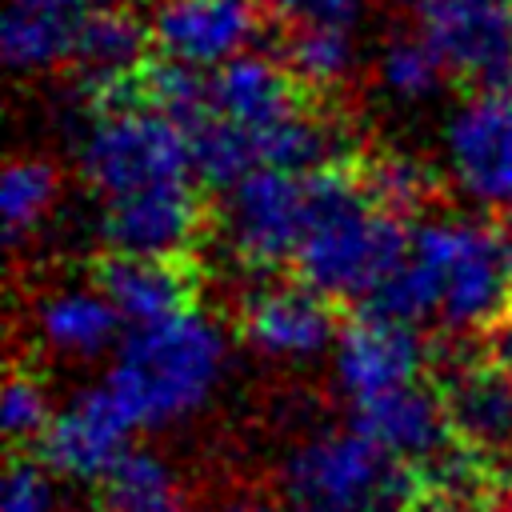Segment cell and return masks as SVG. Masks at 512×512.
I'll list each match as a JSON object with an SVG mask.
<instances>
[{
	"mask_svg": "<svg viewBox=\"0 0 512 512\" xmlns=\"http://www.w3.org/2000/svg\"><path fill=\"white\" fill-rule=\"evenodd\" d=\"M408 256L436 292V316L456 336H480L512 312V264L500 228L460 216H420Z\"/></svg>",
	"mask_w": 512,
	"mask_h": 512,
	"instance_id": "3",
	"label": "cell"
},
{
	"mask_svg": "<svg viewBox=\"0 0 512 512\" xmlns=\"http://www.w3.org/2000/svg\"><path fill=\"white\" fill-rule=\"evenodd\" d=\"M116 0H8L0 48L16 72H48L68 64L80 24Z\"/></svg>",
	"mask_w": 512,
	"mask_h": 512,
	"instance_id": "17",
	"label": "cell"
},
{
	"mask_svg": "<svg viewBox=\"0 0 512 512\" xmlns=\"http://www.w3.org/2000/svg\"><path fill=\"white\" fill-rule=\"evenodd\" d=\"M456 184L488 212L512 216V92H472L444 132Z\"/></svg>",
	"mask_w": 512,
	"mask_h": 512,
	"instance_id": "11",
	"label": "cell"
},
{
	"mask_svg": "<svg viewBox=\"0 0 512 512\" xmlns=\"http://www.w3.org/2000/svg\"><path fill=\"white\" fill-rule=\"evenodd\" d=\"M92 284L108 296L128 328L160 324L196 304V268L188 260L108 252L96 260Z\"/></svg>",
	"mask_w": 512,
	"mask_h": 512,
	"instance_id": "15",
	"label": "cell"
},
{
	"mask_svg": "<svg viewBox=\"0 0 512 512\" xmlns=\"http://www.w3.org/2000/svg\"><path fill=\"white\" fill-rule=\"evenodd\" d=\"M188 148H192V172L204 188L228 192L232 184H240L248 172L260 168L256 156V136L216 112H208L204 120H196L188 132Z\"/></svg>",
	"mask_w": 512,
	"mask_h": 512,
	"instance_id": "22",
	"label": "cell"
},
{
	"mask_svg": "<svg viewBox=\"0 0 512 512\" xmlns=\"http://www.w3.org/2000/svg\"><path fill=\"white\" fill-rule=\"evenodd\" d=\"M284 28H356L364 0H260Z\"/></svg>",
	"mask_w": 512,
	"mask_h": 512,
	"instance_id": "28",
	"label": "cell"
},
{
	"mask_svg": "<svg viewBox=\"0 0 512 512\" xmlns=\"http://www.w3.org/2000/svg\"><path fill=\"white\" fill-rule=\"evenodd\" d=\"M500 240H504V252H508V264H512V216H500Z\"/></svg>",
	"mask_w": 512,
	"mask_h": 512,
	"instance_id": "33",
	"label": "cell"
},
{
	"mask_svg": "<svg viewBox=\"0 0 512 512\" xmlns=\"http://www.w3.org/2000/svg\"><path fill=\"white\" fill-rule=\"evenodd\" d=\"M136 428H140L136 416L116 396V388L104 380V384L84 388L64 412L52 416L48 432L36 444V460L52 476L100 484L108 468L132 448Z\"/></svg>",
	"mask_w": 512,
	"mask_h": 512,
	"instance_id": "8",
	"label": "cell"
},
{
	"mask_svg": "<svg viewBox=\"0 0 512 512\" xmlns=\"http://www.w3.org/2000/svg\"><path fill=\"white\" fill-rule=\"evenodd\" d=\"M120 312L108 296L92 288H56L36 304V332L56 356L92 360L108 352L120 336Z\"/></svg>",
	"mask_w": 512,
	"mask_h": 512,
	"instance_id": "19",
	"label": "cell"
},
{
	"mask_svg": "<svg viewBox=\"0 0 512 512\" xmlns=\"http://www.w3.org/2000/svg\"><path fill=\"white\" fill-rule=\"evenodd\" d=\"M488 512H512V464L504 468L500 488H496V496H492V508H488Z\"/></svg>",
	"mask_w": 512,
	"mask_h": 512,
	"instance_id": "32",
	"label": "cell"
},
{
	"mask_svg": "<svg viewBox=\"0 0 512 512\" xmlns=\"http://www.w3.org/2000/svg\"><path fill=\"white\" fill-rule=\"evenodd\" d=\"M4 512H56V492H52V472L28 452L12 456L8 476H4Z\"/></svg>",
	"mask_w": 512,
	"mask_h": 512,
	"instance_id": "27",
	"label": "cell"
},
{
	"mask_svg": "<svg viewBox=\"0 0 512 512\" xmlns=\"http://www.w3.org/2000/svg\"><path fill=\"white\" fill-rule=\"evenodd\" d=\"M224 196V240L248 272L264 276L296 260L308 228V176L256 168Z\"/></svg>",
	"mask_w": 512,
	"mask_h": 512,
	"instance_id": "6",
	"label": "cell"
},
{
	"mask_svg": "<svg viewBox=\"0 0 512 512\" xmlns=\"http://www.w3.org/2000/svg\"><path fill=\"white\" fill-rule=\"evenodd\" d=\"M208 224L212 220L204 204V184L172 180L104 200L100 236L108 252L188 260V252L208 236Z\"/></svg>",
	"mask_w": 512,
	"mask_h": 512,
	"instance_id": "7",
	"label": "cell"
},
{
	"mask_svg": "<svg viewBox=\"0 0 512 512\" xmlns=\"http://www.w3.org/2000/svg\"><path fill=\"white\" fill-rule=\"evenodd\" d=\"M208 84H212V112L252 132L316 104V96L268 52H244L212 68Z\"/></svg>",
	"mask_w": 512,
	"mask_h": 512,
	"instance_id": "16",
	"label": "cell"
},
{
	"mask_svg": "<svg viewBox=\"0 0 512 512\" xmlns=\"http://www.w3.org/2000/svg\"><path fill=\"white\" fill-rule=\"evenodd\" d=\"M100 488V512H188L184 484L148 448H128Z\"/></svg>",
	"mask_w": 512,
	"mask_h": 512,
	"instance_id": "20",
	"label": "cell"
},
{
	"mask_svg": "<svg viewBox=\"0 0 512 512\" xmlns=\"http://www.w3.org/2000/svg\"><path fill=\"white\" fill-rule=\"evenodd\" d=\"M148 48H152L148 20H140L136 12L120 8V4H108L80 24L64 68H68L72 84H80L84 92H104V88L132 80L152 60Z\"/></svg>",
	"mask_w": 512,
	"mask_h": 512,
	"instance_id": "18",
	"label": "cell"
},
{
	"mask_svg": "<svg viewBox=\"0 0 512 512\" xmlns=\"http://www.w3.org/2000/svg\"><path fill=\"white\" fill-rule=\"evenodd\" d=\"M228 344L216 320L188 308L148 328H132L108 372V384L128 404L140 428L176 424L208 404L224 376Z\"/></svg>",
	"mask_w": 512,
	"mask_h": 512,
	"instance_id": "2",
	"label": "cell"
},
{
	"mask_svg": "<svg viewBox=\"0 0 512 512\" xmlns=\"http://www.w3.org/2000/svg\"><path fill=\"white\" fill-rule=\"evenodd\" d=\"M428 368L456 440L488 460H512V372L496 368L480 348L468 356L432 348Z\"/></svg>",
	"mask_w": 512,
	"mask_h": 512,
	"instance_id": "10",
	"label": "cell"
},
{
	"mask_svg": "<svg viewBox=\"0 0 512 512\" xmlns=\"http://www.w3.org/2000/svg\"><path fill=\"white\" fill-rule=\"evenodd\" d=\"M428 364H432V348L420 340L416 324L356 312L352 324L340 328L336 380L352 404L428 376Z\"/></svg>",
	"mask_w": 512,
	"mask_h": 512,
	"instance_id": "13",
	"label": "cell"
},
{
	"mask_svg": "<svg viewBox=\"0 0 512 512\" xmlns=\"http://www.w3.org/2000/svg\"><path fill=\"white\" fill-rule=\"evenodd\" d=\"M352 412H356L352 424L368 440H376L388 456H396L412 468H428L456 444L444 396L432 376H420V380L388 388L372 400H360V404H352Z\"/></svg>",
	"mask_w": 512,
	"mask_h": 512,
	"instance_id": "14",
	"label": "cell"
},
{
	"mask_svg": "<svg viewBox=\"0 0 512 512\" xmlns=\"http://www.w3.org/2000/svg\"><path fill=\"white\" fill-rule=\"evenodd\" d=\"M60 200V168L40 160V156H24L12 160L0 176V220H4V240L16 248L24 244L56 208Z\"/></svg>",
	"mask_w": 512,
	"mask_h": 512,
	"instance_id": "23",
	"label": "cell"
},
{
	"mask_svg": "<svg viewBox=\"0 0 512 512\" xmlns=\"http://www.w3.org/2000/svg\"><path fill=\"white\" fill-rule=\"evenodd\" d=\"M52 416L56 412L48 408V388L40 384V376L24 364H12L4 380V436H8L12 456H20L24 448L32 452L40 436L48 432Z\"/></svg>",
	"mask_w": 512,
	"mask_h": 512,
	"instance_id": "26",
	"label": "cell"
},
{
	"mask_svg": "<svg viewBox=\"0 0 512 512\" xmlns=\"http://www.w3.org/2000/svg\"><path fill=\"white\" fill-rule=\"evenodd\" d=\"M236 328L268 360H308L340 340L336 304L296 276L252 284L236 308Z\"/></svg>",
	"mask_w": 512,
	"mask_h": 512,
	"instance_id": "9",
	"label": "cell"
},
{
	"mask_svg": "<svg viewBox=\"0 0 512 512\" xmlns=\"http://www.w3.org/2000/svg\"><path fill=\"white\" fill-rule=\"evenodd\" d=\"M284 488L292 508L348 512H412L424 496L420 472L388 456L356 424L296 444L284 460Z\"/></svg>",
	"mask_w": 512,
	"mask_h": 512,
	"instance_id": "4",
	"label": "cell"
},
{
	"mask_svg": "<svg viewBox=\"0 0 512 512\" xmlns=\"http://www.w3.org/2000/svg\"><path fill=\"white\" fill-rule=\"evenodd\" d=\"M412 512H488V504H476V500H460V496H440V492H428L420 496V504Z\"/></svg>",
	"mask_w": 512,
	"mask_h": 512,
	"instance_id": "30",
	"label": "cell"
},
{
	"mask_svg": "<svg viewBox=\"0 0 512 512\" xmlns=\"http://www.w3.org/2000/svg\"><path fill=\"white\" fill-rule=\"evenodd\" d=\"M480 352H484L496 368L512 372V312H508V316H500L492 328H484V332H480Z\"/></svg>",
	"mask_w": 512,
	"mask_h": 512,
	"instance_id": "29",
	"label": "cell"
},
{
	"mask_svg": "<svg viewBox=\"0 0 512 512\" xmlns=\"http://www.w3.org/2000/svg\"><path fill=\"white\" fill-rule=\"evenodd\" d=\"M360 188L368 192V200L400 220L428 212L436 200V176L400 152H360V160L352 164Z\"/></svg>",
	"mask_w": 512,
	"mask_h": 512,
	"instance_id": "24",
	"label": "cell"
},
{
	"mask_svg": "<svg viewBox=\"0 0 512 512\" xmlns=\"http://www.w3.org/2000/svg\"><path fill=\"white\" fill-rule=\"evenodd\" d=\"M80 176L104 196H128L152 184L196 180L192 148L180 124L144 104H108L76 136Z\"/></svg>",
	"mask_w": 512,
	"mask_h": 512,
	"instance_id": "5",
	"label": "cell"
},
{
	"mask_svg": "<svg viewBox=\"0 0 512 512\" xmlns=\"http://www.w3.org/2000/svg\"><path fill=\"white\" fill-rule=\"evenodd\" d=\"M264 12L256 0H152L148 32L156 56L220 68L260 36Z\"/></svg>",
	"mask_w": 512,
	"mask_h": 512,
	"instance_id": "12",
	"label": "cell"
},
{
	"mask_svg": "<svg viewBox=\"0 0 512 512\" xmlns=\"http://www.w3.org/2000/svg\"><path fill=\"white\" fill-rule=\"evenodd\" d=\"M412 224L376 208L352 164L308 176V228L292 276L332 304H364L404 260Z\"/></svg>",
	"mask_w": 512,
	"mask_h": 512,
	"instance_id": "1",
	"label": "cell"
},
{
	"mask_svg": "<svg viewBox=\"0 0 512 512\" xmlns=\"http://www.w3.org/2000/svg\"><path fill=\"white\" fill-rule=\"evenodd\" d=\"M216 512H280L272 500H264V496H252V492H244V496H232V500H224Z\"/></svg>",
	"mask_w": 512,
	"mask_h": 512,
	"instance_id": "31",
	"label": "cell"
},
{
	"mask_svg": "<svg viewBox=\"0 0 512 512\" xmlns=\"http://www.w3.org/2000/svg\"><path fill=\"white\" fill-rule=\"evenodd\" d=\"M272 56L316 100H324L352 72V60H356L352 28H284L280 24V36H276V52Z\"/></svg>",
	"mask_w": 512,
	"mask_h": 512,
	"instance_id": "21",
	"label": "cell"
},
{
	"mask_svg": "<svg viewBox=\"0 0 512 512\" xmlns=\"http://www.w3.org/2000/svg\"><path fill=\"white\" fill-rule=\"evenodd\" d=\"M448 76H452V68L424 28L392 32L376 60V80L396 100H428L432 92H440V84Z\"/></svg>",
	"mask_w": 512,
	"mask_h": 512,
	"instance_id": "25",
	"label": "cell"
}]
</instances>
